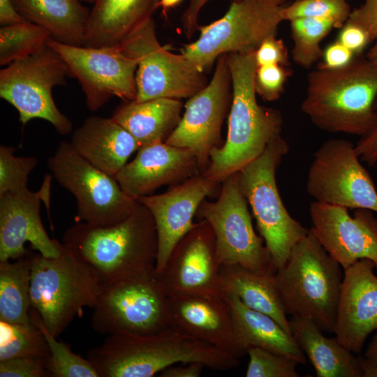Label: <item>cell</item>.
Returning <instances> with one entry per match:
<instances>
[{
  "mask_svg": "<svg viewBox=\"0 0 377 377\" xmlns=\"http://www.w3.org/2000/svg\"><path fill=\"white\" fill-rule=\"evenodd\" d=\"M221 184L218 199L215 202L204 200L196 212L214 232L220 267L238 265L258 272L275 273L276 269L264 240L254 230L237 172Z\"/></svg>",
  "mask_w": 377,
  "mask_h": 377,
  "instance_id": "13",
  "label": "cell"
},
{
  "mask_svg": "<svg viewBox=\"0 0 377 377\" xmlns=\"http://www.w3.org/2000/svg\"><path fill=\"white\" fill-rule=\"evenodd\" d=\"M29 316L47 341L49 348L47 368L50 377H100L94 364L87 357L74 353L66 343L58 341L44 325L38 313L31 307Z\"/></svg>",
  "mask_w": 377,
  "mask_h": 377,
  "instance_id": "32",
  "label": "cell"
},
{
  "mask_svg": "<svg viewBox=\"0 0 377 377\" xmlns=\"http://www.w3.org/2000/svg\"><path fill=\"white\" fill-rule=\"evenodd\" d=\"M182 0H159V6L161 7L163 14L165 15L168 10L177 5Z\"/></svg>",
  "mask_w": 377,
  "mask_h": 377,
  "instance_id": "52",
  "label": "cell"
},
{
  "mask_svg": "<svg viewBox=\"0 0 377 377\" xmlns=\"http://www.w3.org/2000/svg\"><path fill=\"white\" fill-rule=\"evenodd\" d=\"M88 161L115 177L127 163L131 155L139 149L132 135L110 118H87L73 133L71 142Z\"/></svg>",
  "mask_w": 377,
  "mask_h": 377,
  "instance_id": "24",
  "label": "cell"
},
{
  "mask_svg": "<svg viewBox=\"0 0 377 377\" xmlns=\"http://www.w3.org/2000/svg\"><path fill=\"white\" fill-rule=\"evenodd\" d=\"M168 299L155 269L103 286L91 328L107 335L158 332L170 326Z\"/></svg>",
  "mask_w": 377,
  "mask_h": 377,
  "instance_id": "8",
  "label": "cell"
},
{
  "mask_svg": "<svg viewBox=\"0 0 377 377\" xmlns=\"http://www.w3.org/2000/svg\"><path fill=\"white\" fill-rule=\"evenodd\" d=\"M205 3V0H191L182 18L184 31L187 38H190L199 29L198 15Z\"/></svg>",
  "mask_w": 377,
  "mask_h": 377,
  "instance_id": "46",
  "label": "cell"
},
{
  "mask_svg": "<svg viewBox=\"0 0 377 377\" xmlns=\"http://www.w3.org/2000/svg\"><path fill=\"white\" fill-rule=\"evenodd\" d=\"M281 5L279 0L233 1L221 18L199 27V38L182 53L204 71L221 54L255 52L266 38L276 36Z\"/></svg>",
  "mask_w": 377,
  "mask_h": 377,
  "instance_id": "10",
  "label": "cell"
},
{
  "mask_svg": "<svg viewBox=\"0 0 377 377\" xmlns=\"http://www.w3.org/2000/svg\"><path fill=\"white\" fill-rule=\"evenodd\" d=\"M47 45L65 61L69 77L78 81L90 111H97L114 96L124 101L136 99L138 61L125 54L119 45L76 46L52 38Z\"/></svg>",
  "mask_w": 377,
  "mask_h": 377,
  "instance_id": "15",
  "label": "cell"
},
{
  "mask_svg": "<svg viewBox=\"0 0 377 377\" xmlns=\"http://www.w3.org/2000/svg\"><path fill=\"white\" fill-rule=\"evenodd\" d=\"M48 355L45 338L33 322L10 323L0 320V361L24 356Z\"/></svg>",
  "mask_w": 377,
  "mask_h": 377,
  "instance_id": "35",
  "label": "cell"
},
{
  "mask_svg": "<svg viewBox=\"0 0 377 377\" xmlns=\"http://www.w3.org/2000/svg\"><path fill=\"white\" fill-rule=\"evenodd\" d=\"M47 165L58 184L75 198V221L113 225L127 218L136 205L114 177L88 161L71 142H60Z\"/></svg>",
  "mask_w": 377,
  "mask_h": 377,
  "instance_id": "11",
  "label": "cell"
},
{
  "mask_svg": "<svg viewBox=\"0 0 377 377\" xmlns=\"http://www.w3.org/2000/svg\"><path fill=\"white\" fill-rule=\"evenodd\" d=\"M274 274L258 272L238 265L220 267L224 295H235L249 308L271 316L291 334L290 321L274 284Z\"/></svg>",
  "mask_w": 377,
  "mask_h": 377,
  "instance_id": "30",
  "label": "cell"
},
{
  "mask_svg": "<svg viewBox=\"0 0 377 377\" xmlns=\"http://www.w3.org/2000/svg\"><path fill=\"white\" fill-rule=\"evenodd\" d=\"M159 278L168 297L224 296L215 236L207 221L195 223L177 242Z\"/></svg>",
  "mask_w": 377,
  "mask_h": 377,
  "instance_id": "17",
  "label": "cell"
},
{
  "mask_svg": "<svg viewBox=\"0 0 377 377\" xmlns=\"http://www.w3.org/2000/svg\"><path fill=\"white\" fill-rule=\"evenodd\" d=\"M342 269L310 228L274 275L286 314L311 320L323 332L334 333Z\"/></svg>",
  "mask_w": 377,
  "mask_h": 377,
  "instance_id": "5",
  "label": "cell"
},
{
  "mask_svg": "<svg viewBox=\"0 0 377 377\" xmlns=\"http://www.w3.org/2000/svg\"><path fill=\"white\" fill-rule=\"evenodd\" d=\"M50 177L37 191L27 188L0 195V262L26 256L27 242L44 257L61 255L62 244L49 237L40 215V202L49 203Z\"/></svg>",
  "mask_w": 377,
  "mask_h": 377,
  "instance_id": "19",
  "label": "cell"
},
{
  "mask_svg": "<svg viewBox=\"0 0 377 377\" xmlns=\"http://www.w3.org/2000/svg\"><path fill=\"white\" fill-rule=\"evenodd\" d=\"M205 366L198 362L186 363L185 365H172L160 373L161 377H199Z\"/></svg>",
  "mask_w": 377,
  "mask_h": 377,
  "instance_id": "47",
  "label": "cell"
},
{
  "mask_svg": "<svg viewBox=\"0 0 377 377\" xmlns=\"http://www.w3.org/2000/svg\"><path fill=\"white\" fill-rule=\"evenodd\" d=\"M159 0H96L90 10L83 46H117L152 17Z\"/></svg>",
  "mask_w": 377,
  "mask_h": 377,
  "instance_id": "25",
  "label": "cell"
},
{
  "mask_svg": "<svg viewBox=\"0 0 377 377\" xmlns=\"http://www.w3.org/2000/svg\"><path fill=\"white\" fill-rule=\"evenodd\" d=\"M27 22L47 29L60 43L83 46L90 10L80 0H11Z\"/></svg>",
  "mask_w": 377,
  "mask_h": 377,
  "instance_id": "29",
  "label": "cell"
},
{
  "mask_svg": "<svg viewBox=\"0 0 377 377\" xmlns=\"http://www.w3.org/2000/svg\"><path fill=\"white\" fill-rule=\"evenodd\" d=\"M375 265L361 259L343 269L334 333L355 353L361 352L369 335L377 330V276Z\"/></svg>",
  "mask_w": 377,
  "mask_h": 377,
  "instance_id": "21",
  "label": "cell"
},
{
  "mask_svg": "<svg viewBox=\"0 0 377 377\" xmlns=\"http://www.w3.org/2000/svg\"><path fill=\"white\" fill-rule=\"evenodd\" d=\"M168 297L170 327L237 358L245 355L237 342L230 309L224 296L179 295Z\"/></svg>",
  "mask_w": 377,
  "mask_h": 377,
  "instance_id": "23",
  "label": "cell"
},
{
  "mask_svg": "<svg viewBox=\"0 0 377 377\" xmlns=\"http://www.w3.org/2000/svg\"><path fill=\"white\" fill-rule=\"evenodd\" d=\"M247 377H298L296 368L300 362L289 356L258 347L249 348Z\"/></svg>",
  "mask_w": 377,
  "mask_h": 377,
  "instance_id": "38",
  "label": "cell"
},
{
  "mask_svg": "<svg viewBox=\"0 0 377 377\" xmlns=\"http://www.w3.org/2000/svg\"><path fill=\"white\" fill-rule=\"evenodd\" d=\"M219 184L200 172L170 186L165 193L136 200L150 211L155 221L158 237L155 271L158 276L175 246L194 226L193 219L200 205Z\"/></svg>",
  "mask_w": 377,
  "mask_h": 377,
  "instance_id": "20",
  "label": "cell"
},
{
  "mask_svg": "<svg viewBox=\"0 0 377 377\" xmlns=\"http://www.w3.org/2000/svg\"><path fill=\"white\" fill-rule=\"evenodd\" d=\"M102 290L95 272L64 245L56 258L34 254L31 307L54 337H59L76 317H81L84 307L94 309Z\"/></svg>",
  "mask_w": 377,
  "mask_h": 377,
  "instance_id": "6",
  "label": "cell"
},
{
  "mask_svg": "<svg viewBox=\"0 0 377 377\" xmlns=\"http://www.w3.org/2000/svg\"><path fill=\"white\" fill-rule=\"evenodd\" d=\"M347 22L366 31L371 41H377V0H365L360 7L351 10Z\"/></svg>",
  "mask_w": 377,
  "mask_h": 377,
  "instance_id": "42",
  "label": "cell"
},
{
  "mask_svg": "<svg viewBox=\"0 0 377 377\" xmlns=\"http://www.w3.org/2000/svg\"><path fill=\"white\" fill-rule=\"evenodd\" d=\"M362 377H377V365L369 362L364 357H359Z\"/></svg>",
  "mask_w": 377,
  "mask_h": 377,
  "instance_id": "50",
  "label": "cell"
},
{
  "mask_svg": "<svg viewBox=\"0 0 377 377\" xmlns=\"http://www.w3.org/2000/svg\"><path fill=\"white\" fill-rule=\"evenodd\" d=\"M280 3L282 4L283 2L288 1V0H279Z\"/></svg>",
  "mask_w": 377,
  "mask_h": 377,
  "instance_id": "54",
  "label": "cell"
},
{
  "mask_svg": "<svg viewBox=\"0 0 377 377\" xmlns=\"http://www.w3.org/2000/svg\"><path fill=\"white\" fill-rule=\"evenodd\" d=\"M15 148L0 146V195L27 189L29 175L36 167L34 156H16Z\"/></svg>",
  "mask_w": 377,
  "mask_h": 377,
  "instance_id": "37",
  "label": "cell"
},
{
  "mask_svg": "<svg viewBox=\"0 0 377 377\" xmlns=\"http://www.w3.org/2000/svg\"><path fill=\"white\" fill-rule=\"evenodd\" d=\"M34 254L29 251L14 262H0V320L31 322L30 281Z\"/></svg>",
  "mask_w": 377,
  "mask_h": 377,
  "instance_id": "31",
  "label": "cell"
},
{
  "mask_svg": "<svg viewBox=\"0 0 377 377\" xmlns=\"http://www.w3.org/2000/svg\"><path fill=\"white\" fill-rule=\"evenodd\" d=\"M182 107L180 99L170 98L125 101L111 118L132 135L140 149L165 142L181 120Z\"/></svg>",
  "mask_w": 377,
  "mask_h": 377,
  "instance_id": "26",
  "label": "cell"
},
{
  "mask_svg": "<svg viewBox=\"0 0 377 377\" xmlns=\"http://www.w3.org/2000/svg\"><path fill=\"white\" fill-rule=\"evenodd\" d=\"M290 75L288 66L279 64L258 66L254 79L256 94L267 101L279 99L284 91L286 82Z\"/></svg>",
  "mask_w": 377,
  "mask_h": 377,
  "instance_id": "39",
  "label": "cell"
},
{
  "mask_svg": "<svg viewBox=\"0 0 377 377\" xmlns=\"http://www.w3.org/2000/svg\"><path fill=\"white\" fill-rule=\"evenodd\" d=\"M289 22L293 61L304 68H310L320 59L323 52L320 43L334 28V25L328 20L311 17L297 18Z\"/></svg>",
  "mask_w": 377,
  "mask_h": 377,
  "instance_id": "34",
  "label": "cell"
},
{
  "mask_svg": "<svg viewBox=\"0 0 377 377\" xmlns=\"http://www.w3.org/2000/svg\"><path fill=\"white\" fill-rule=\"evenodd\" d=\"M369 362L377 365V333L374 336L364 356Z\"/></svg>",
  "mask_w": 377,
  "mask_h": 377,
  "instance_id": "49",
  "label": "cell"
},
{
  "mask_svg": "<svg viewBox=\"0 0 377 377\" xmlns=\"http://www.w3.org/2000/svg\"><path fill=\"white\" fill-rule=\"evenodd\" d=\"M67 77L66 64L46 45L0 71V97L17 110L22 125L36 118L42 119L50 122L58 133L68 135L73 124L59 111L52 95L54 87L66 84Z\"/></svg>",
  "mask_w": 377,
  "mask_h": 377,
  "instance_id": "9",
  "label": "cell"
},
{
  "mask_svg": "<svg viewBox=\"0 0 377 377\" xmlns=\"http://www.w3.org/2000/svg\"><path fill=\"white\" fill-rule=\"evenodd\" d=\"M366 58L369 62L377 68V41L369 50Z\"/></svg>",
  "mask_w": 377,
  "mask_h": 377,
  "instance_id": "51",
  "label": "cell"
},
{
  "mask_svg": "<svg viewBox=\"0 0 377 377\" xmlns=\"http://www.w3.org/2000/svg\"><path fill=\"white\" fill-rule=\"evenodd\" d=\"M50 32L41 26L22 22L0 28V65L27 57L47 45Z\"/></svg>",
  "mask_w": 377,
  "mask_h": 377,
  "instance_id": "33",
  "label": "cell"
},
{
  "mask_svg": "<svg viewBox=\"0 0 377 377\" xmlns=\"http://www.w3.org/2000/svg\"><path fill=\"white\" fill-rule=\"evenodd\" d=\"M47 357L24 356L0 361V376L50 377Z\"/></svg>",
  "mask_w": 377,
  "mask_h": 377,
  "instance_id": "40",
  "label": "cell"
},
{
  "mask_svg": "<svg viewBox=\"0 0 377 377\" xmlns=\"http://www.w3.org/2000/svg\"><path fill=\"white\" fill-rule=\"evenodd\" d=\"M82 1H84V2H88V3H94L95 2L96 0H80Z\"/></svg>",
  "mask_w": 377,
  "mask_h": 377,
  "instance_id": "53",
  "label": "cell"
},
{
  "mask_svg": "<svg viewBox=\"0 0 377 377\" xmlns=\"http://www.w3.org/2000/svg\"><path fill=\"white\" fill-rule=\"evenodd\" d=\"M376 123L374 126L355 145L357 153L361 161L371 167L377 165V98L374 104Z\"/></svg>",
  "mask_w": 377,
  "mask_h": 377,
  "instance_id": "45",
  "label": "cell"
},
{
  "mask_svg": "<svg viewBox=\"0 0 377 377\" xmlns=\"http://www.w3.org/2000/svg\"><path fill=\"white\" fill-rule=\"evenodd\" d=\"M306 189L318 202L377 212L374 183L355 145L345 139L328 140L316 151Z\"/></svg>",
  "mask_w": 377,
  "mask_h": 377,
  "instance_id": "14",
  "label": "cell"
},
{
  "mask_svg": "<svg viewBox=\"0 0 377 377\" xmlns=\"http://www.w3.org/2000/svg\"><path fill=\"white\" fill-rule=\"evenodd\" d=\"M233 321L237 342L244 355L249 348L258 347L285 355L305 364V355L293 336L271 316L253 310L232 294H225Z\"/></svg>",
  "mask_w": 377,
  "mask_h": 377,
  "instance_id": "27",
  "label": "cell"
},
{
  "mask_svg": "<svg viewBox=\"0 0 377 377\" xmlns=\"http://www.w3.org/2000/svg\"><path fill=\"white\" fill-rule=\"evenodd\" d=\"M100 377H151L177 363H202L213 370L237 367L239 358L170 326L138 335L114 333L87 352Z\"/></svg>",
  "mask_w": 377,
  "mask_h": 377,
  "instance_id": "1",
  "label": "cell"
},
{
  "mask_svg": "<svg viewBox=\"0 0 377 377\" xmlns=\"http://www.w3.org/2000/svg\"><path fill=\"white\" fill-rule=\"evenodd\" d=\"M289 148L280 135L237 172L240 190L251 208L276 269L286 263L294 246L309 231L290 215L276 185V170Z\"/></svg>",
  "mask_w": 377,
  "mask_h": 377,
  "instance_id": "7",
  "label": "cell"
},
{
  "mask_svg": "<svg viewBox=\"0 0 377 377\" xmlns=\"http://www.w3.org/2000/svg\"><path fill=\"white\" fill-rule=\"evenodd\" d=\"M119 46L138 61L136 101L189 98L208 83L204 71L184 54H173L160 44L152 17L134 29Z\"/></svg>",
  "mask_w": 377,
  "mask_h": 377,
  "instance_id": "12",
  "label": "cell"
},
{
  "mask_svg": "<svg viewBox=\"0 0 377 377\" xmlns=\"http://www.w3.org/2000/svg\"><path fill=\"white\" fill-rule=\"evenodd\" d=\"M337 40L351 50L356 56H359L371 43L365 30L358 25L347 21L340 28Z\"/></svg>",
  "mask_w": 377,
  "mask_h": 377,
  "instance_id": "44",
  "label": "cell"
},
{
  "mask_svg": "<svg viewBox=\"0 0 377 377\" xmlns=\"http://www.w3.org/2000/svg\"><path fill=\"white\" fill-rule=\"evenodd\" d=\"M291 335L310 360L318 377H362L359 357L336 338L325 337L311 320L289 319Z\"/></svg>",
  "mask_w": 377,
  "mask_h": 377,
  "instance_id": "28",
  "label": "cell"
},
{
  "mask_svg": "<svg viewBox=\"0 0 377 377\" xmlns=\"http://www.w3.org/2000/svg\"><path fill=\"white\" fill-rule=\"evenodd\" d=\"M258 66L269 64L289 66L287 47L276 36L266 38L255 52Z\"/></svg>",
  "mask_w": 377,
  "mask_h": 377,
  "instance_id": "41",
  "label": "cell"
},
{
  "mask_svg": "<svg viewBox=\"0 0 377 377\" xmlns=\"http://www.w3.org/2000/svg\"><path fill=\"white\" fill-rule=\"evenodd\" d=\"M350 12L346 0H295L290 5L282 7L281 15L283 21L301 17L323 19L331 22L334 28L340 29Z\"/></svg>",
  "mask_w": 377,
  "mask_h": 377,
  "instance_id": "36",
  "label": "cell"
},
{
  "mask_svg": "<svg viewBox=\"0 0 377 377\" xmlns=\"http://www.w3.org/2000/svg\"><path fill=\"white\" fill-rule=\"evenodd\" d=\"M200 172L198 161L191 150L163 142L140 148L135 158L114 177L125 193L137 200L162 186L180 184Z\"/></svg>",
  "mask_w": 377,
  "mask_h": 377,
  "instance_id": "22",
  "label": "cell"
},
{
  "mask_svg": "<svg viewBox=\"0 0 377 377\" xmlns=\"http://www.w3.org/2000/svg\"><path fill=\"white\" fill-rule=\"evenodd\" d=\"M208 1L209 0H205V3H207ZM233 1H237V0H233Z\"/></svg>",
  "mask_w": 377,
  "mask_h": 377,
  "instance_id": "55",
  "label": "cell"
},
{
  "mask_svg": "<svg viewBox=\"0 0 377 377\" xmlns=\"http://www.w3.org/2000/svg\"><path fill=\"white\" fill-rule=\"evenodd\" d=\"M376 98L377 68L356 56L342 68L311 71L301 109L323 131L362 136L376 123Z\"/></svg>",
  "mask_w": 377,
  "mask_h": 377,
  "instance_id": "4",
  "label": "cell"
},
{
  "mask_svg": "<svg viewBox=\"0 0 377 377\" xmlns=\"http://www.w3.org/2000/svg\"><path fill=\"white\" fill-rule=\"evenodd\" d=\"M61 244L90 266L103 286L155 269V221L138 200L131 214L117 223L75 221L64 232Z\"/></svg>",
  "mask_w": 377,
  "mask_h": 377,
  "instance_id": "2",
  "label": "cell"
},
{
  "mask_svg": "<svg viewBox=\"0 0 377 377\" xmlns=\"http://www.w3.org/2000/svg\"><path fill=\"white\" fill-rule=\"evenodd\" d=\"M356 55L336 40L323 49L321 61L317 67L325 69H337L349 64Z\"/></svg>",
  "mask_w": 377,
  "mask_h": 377,
  "instance_id": "43",
  "label": "cell"
},
{
  "mask_svg": "<svg viewBox=\"0 0 377 377\" xmlns=\"http://www.w3.org/2000/svg\"><path fill=\"white\" fill-rule=\"evenodd\" d=\"M24 21L15 10L11 0H0V24L1 26Z\"/></svg>",
  "mask_w": 377,
  "mask_h": 377,
  "instance_id": "48",
  "label": "cell"
},
{
  "mask_svg": "<svg viewBox=\"0 0 377 377\" xmlns=\"http://www.w3.org/2000/svg\"><path fill=\"white\" fill-rule=\"evenodd\" d=\"M232 79L226 54L216 59L212 80L190 97L177 126L166 140L172 146L191 150L203 172L209 164L212 150L224 142L221 138L223 120L232 103Z\"/></svg>",
  "mask_w": 377,
  "mask_h": 377,
  "instance_id": "16",
  "label": "cell"
},
{
  "mask_svg": "<svg viewBox=\"0 0 377 377\" xmlns=\"http://www.w3.org/2000/svg\"><path fill=\"white\" fill-rule=\"evenodd\" d=\"M255 52L226 54L232 91L228 135L221 147L212 150L209 164L202 172L219 184L257 158L269 142L281 135V112L260 105L256 100Z\"/></svg>",
  "mask_w": 377,
  "mask_h": 377,
  "instance_id": "3",
  "label": "cell"
},
{
  "mask_svg": "<svg viewBox=\"0 0 377 377\" xmlns=\"http://www.w3.org/2000/svg\"><path fill=\"white\" fill-rule=\"evenodd\" d=\"M348 209L311 202V230L343 269L359 260L369 259L377 270V219L371 210L356 209L350 216Z\"/></svg>",
  "mask_w": 377,
  "mask_h": 377,
  "instance_id": "18",
  "label": "cell"
}]
</instances>
